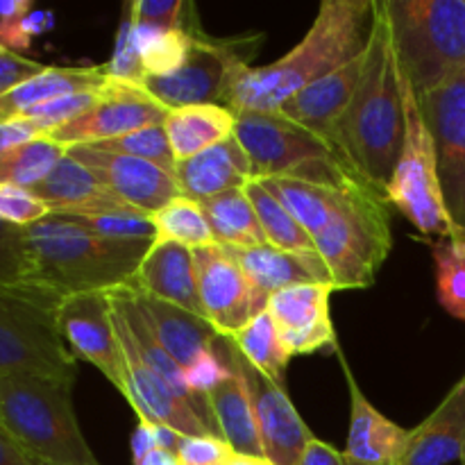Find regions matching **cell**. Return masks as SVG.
Segmentation results:
<instances>
[{"label":"cell","instance_id":"obj_28","mask_svg":"<svg viewBox=\"0 0 465 465\" xmlns=\"http://www.w3.org/2000/svg\"><path fill=\"white\" fill-rule=\"evenodd\" d=\"M32 193L39 195L53 213L62 216H80V213L95 212L103 207H114V204H125L114 198L89 168L82 166L77 159L66 153V157L54 166V171L45 177L41 184L30 189Z\"/></svg>","mask_w":465,"mask_h":465},{"label":"cell","instance_id":"obj_39","mask_svg":"<svg viewBox=\"0 0 465 465\" xmlns=\"http://www.w3.org/2000/svg\"><path fill=\"white\" fill-rule=\"evenodd\" d=\"M91 145L103 150H112V153H118V154H130V157L145 159V162L157 163V166H162L163 171L175 175L177 159L175 154H173L171 143H168L163 123L143 127V130H136L132 132V134L118 136V139L104 141V143H91Z\"/></svg>","mask_w":465,"mask_h":465},{"label":"cell","instance_id":"obj_56","mask_svg":"<svg viewBox=\"0 0 465 465\" xmlns=\"http://www.w3.org/2000/svg\"><path fill=\"white\" fill-rule=\"evenodd\" d=\"M30 461H32V465H54V463H48V461H39V459H32V457H30Z\"/></svg>","mask_w":465,"mask_h":465},{"label":"cell","instance_id":"obj_8","mask_svg":"<svg viewBox=\"0 0 465 465\" xmlns=\"http://www.w3.org/2000/svg\"><path fill=\"white\" fill-rule=\"evenodd\" d=\"M62 298L39 286L0 289V375L54 377L75 381L77 359L57 327Z\"/></svg>","mask_w":465,"mask_h":465},{"label":"cell","instance_id":"obj_40","mask_svg":"<svg viewBox=\"0 0 465 465\" xmlns=\"http://www.w3.org/2000/svg\"><path fill=\"white\" fill-rule=\"evenodd\" d=\"M104 86L103 89L80 91V94H71V95H64V98L50 100V103L41 104V107H35L32 112H27L25 116L21 118H27V121L41 132V134H50V132L59 130V127H64L66 123L75 121V118L84 116L89 109H94L95 104L103 100Z\"/></svg>","mask_w":465,"mask_h":465},{"label":"cell","instance_id":"obj_60","mask_svg":"<svg viewBox=\"0 0 465 465\" xmlns=\"http://www.w3.org/2000/svg\"><path fill=\"white\" fill-rule=\"evenodd\" d=\"M263 465H271V463H268V461H263Z\"/></svg>","mask_w":465,"mask_h":465},{"label":"cell","instance_id":"obj_46","mask_svg":"<svg viewBox=\"0 0 465 465\" xmlns=\"http://www.w3.org/2000/svg\"><path fill=\"white\" fill-rule=\"evenodd\" d=\"M234 450L216 436H182L175 457L180 465H227Z\"/></svg>","mask_w":465,"mask_h":465},{"label":"cell","instance_id":"obj_41","mask_svg":"<svg viewBox=\"0 0 465 465\" xmlns=\"http://www.w3.org/2000/svg\"><path fill=\"white\" fill-rule=\"evenodd\" d=\"M32 263L25 230L0 221V289L30 286Z\"/></svg>","mask_w":465,"mask_h":465},{"label":"cell","instance_id":"obj_43","mask_svg":"<svg viewBox=\"0 0 465 465\" xmlns=\"http://www.w3.org/2000/svg\"><path fill=\"white\" fill-rule=\"evenodd\" d=\"M184 371V381L186 386L191 389V393L195 398L207 400V395L212 391H216L218 386L225 384L227 380L232 377V363L227 359L225 352V343H223V336L218 339V343L213 348L204 350L203 354L193 359Z\"/></svg>","mask_w":465,"mask_h":465},{"label":"cell","instance_id":"obj_2","mask_svg":"<svg viewBox=\"0 0 465 465\" xmlns=\"http://www.w3.org/2000/svg\"><path fill=\"white\" fill-rule=\"evenodd\" d=\"M404 143L402 71L384 0H375V23L363 54L352 103L331 132V145L350 171L386 198Z\"/></svg>","mask_w":465,"mask_h":465},{"label":"cell","instance_id":"obj_15","mask_svg":"<svg viewBox=\"0 0 465 465\" xmlns=\"http://www.w3.org/2000/svg\"><path fill=\"white\" fill-rule=\"evenodd\" d=\"M166 114L168 107L157 103L141 84H123V82L109 80L103 100L94 109L59 130L50 132L48 136L66 148L104 143V141L132 134L143 127L159 125Z\"/></svg>","mask_w":465,"mask_h":465},{"label":"cell","instance_id":"obj_16","mask_svg":"<svg viewBox=\"0 0 465 465\" xmlns=\"http://www.w3.org/2000/svg\"><path fill=\"white\" fill-rule=\"evenodd\" d=\"M66 153L89 168L114 198L150 216L182 195L175 175L145 159L118 154L89 143L71 145Z\"/></svg>","mask_w":465,"mask_h":465},{"label":"cell","instance_id":"obj_36","mask_svg":"<svg viewBox=\"0 0 465 465\" xmlns=\"http://www.w3.org/2000/svg\"><path fill=\"white\" fill-rule=\"evenodd\" d=\"M153 221L157 227V239L162 241H175L189 250L216 243L203 204L184 195H177L166 207L153 213Z\"/></svg>","mask_w":465,"mask_h":465},{"label":"cell","instance_id":"obj_59","mask_svg":"<svg viewBox=\"0 0 465 465\" xmlns=\"http://www.w3.org/2000/svg\"><path fill=\"white\" fill-rule=\"evenodd\" d=\"M0 431H3V434H5V430H3V425H0Z\"/></svg>","mask_w":465,"mask_h":465},{"label":"cell","instance_id":"obj_38","mask_svg":"<svg viewBox=\"0 0 465 465\" xmlns=\"http://www.w3.org/2000/svg\"><path fill=\"white\" fill-rule=\"evenodd\" d=\"M436 263V293L450 316L465 321V239L448 236L431 248Z\"/></svg>","mask_w":465,"mask_h":465},{"label":"cell","instance_id":"obj_52","mask_svg":"<svg viewBox=\"0 0 465 465\" xmlns=\"http://www.w3.org/2000/svg\"><path fill=\"white\" fill-rule=\"evenodd\" d=\"M150 425H153V422H150ZM153 431H154V439H157L159 450H166V452H173V454L177 452L180 440L184 434H180V431H175L168 425H153Z\"/></svg>","mask_w":465,"mask_h":465},{"label":"cell","instance_id":"obj_30","mask_svg":"<svg viewBox=\"0 0 465 465\" xmlns=\"http://www.w3.org/2000/svg\"><path fill=\"white\" fill-rule=\"evenodd\" d=\"M213 239L225 248H254L268 243L257 212L243 189H232L203 200Z\"/></svg>","mask_w":465,"mask_h":465},{"label":"cell","instance_id":"obj_4","mask_svg":"<svg viewBox=\"0 0 465 465\" xmlns=\"http://www.w3.org/2000/svg\"><path fill=\"white\" fill-rule=\"evenodd\" d=\"M0 425L27 457L54 465H100L77 425L73 381L3 372Z\"/></svg>","mask_w":465,"mask_h":465},{"label":"cell","instance_id":"obj_42","mask_svg":"<svg viewBox=\"0 0 465 465\" xmlns=\"http://www.w3.org/2000/svg\"><path fill=\"white\" fill-rule=\"evenodd\" d=\"M104 75L112 82H123V84H141L145 77L143 66H141L139 45H136L134 36V21H132L130 7L123 9L121 25L116 32V45H114V54L107 64H104Z\"/></svg>","mask_w":465,"mask_h":465},{"label":"cell","instance_id":"obj_58","mask_svg":"<svg viewBox=\"0 0 465 465\" xmlns=\"http://www.w3.org/2000/svg\"><path fill=\"white\" fill-rule=\"evenodd\" d=\"M461 465H465V454H463V459H461Z\"/></svg>","mask_w":465,"mask_h":465},{"label":"cell","instance_id":"obj_20","mask_svg":"<svg viewBox=\"0 0 465 465\" xmlns=\"http://www.w3.org/2000/svg\"><path fill=\"white\" fill-rule=\"evenodd\" d=\"M223 343H225L227 359L232 363V377L225 384H221L216 391L207 395V402L212 407L213 418H216L221 439L236 454L263 459L257 411H254L252 391H250V384L243 372V363H241V352L225 336H223Z\"/></svg>","mask_w":465,"mask_h":465},{"label":"cell","instance_id":"obj_34","mask_svg":"<svg viewBox=\"0 0 465 465\" xmlns=\"http://www.w3.org/2000/svg\"><path fill=\"white\" fill-rule=\"evenodd\" d=\"M66 157V145L48 134L0 153V184H16L35 189Z\"/></svg>","mask_w":465,"mask_h":465},{"label":"cell","instance_id":"obj_50","mask_svg":"<svg viewBox=\"0 0 465 465\" xmlns=\"http://www.w3.org/2000/svg\"><path fill=\"white\" fill-rule=\"evenodd\" d=\"M130 450H132V461L134 465H141L150 454L154 452L157 448V439H154L153 425L145 420H139V425L134 427L130 439Z\"/></svg>","mask_w":465,"mask_h":465},{"label":"cell","instance_id":"obj_1","mask_svg":"<svg viewBox=\"0 0 465 465\" xmlns=\"http://www.w3.org/2000/svg\"><path fill=\"white\" fill-rule=\"evenodd\" d=\"M375 23V0H325L295 48L268 66L239 64L223 104L234 112H280L304 86L366 53Z\"/></svg>","mask_w":465,"mask_h":465},{"label":"cell","instance_id":"obj_29","mask_svg":"<svg viewBox=\"0 0 465 465\" xmlns=\"http://www.w3.org/2000/svg\"><path fill=\"white\" fill-rule=\"evenodd\" d=\"M236 114L225 104H189L168 109L163 118L168 143L175 159H189L234 134Z\"/></svg>","mask_w":465,"mask_h":465},{"label":"cell","instance_id":"obj_55","mask_svg":"<svg viewBox=\"0 0 465 465\" xmlns=\"http://www.w3.org/2000/svg\"><path fill=\"white\" fill-rule=\"evenodd\" d=\"M266 459H252V457H243V454H232V459L227 461V465H263Z\"/></svg>","mask_w":465,"mask_h":465},{"label":"cell","instance_id":"obj_24","mask_svg":"<svg viewBox=\"0 0 465 465\" xmlns=\"http://www.w3.org/2000/svg\"><path fill=\"white\" fill-rule=\"evenodd\" d=\"M227 250L236 259L250 284L266 298L275 295L277 291L291 289V286L331 284L330 271L318 254L286 252L271 243Z\"/></svg>","mask_w":465,"mask_h":465},{"label":"cell","instance_id":"obj_18","mask_svg":"<svg viewBox=\"0 0 465 465\" xmlns=\"http://www.w3.org/2000/svg\"><path fill=\"white\" fill-rule=\"evenodd\" d=\"M241 363H243L245 380L252 391L263 459L271 465H298L309 440L313 439L312 430L302 420L295 404L291 402L284 386L263 377L257 368L245 361L243 354H241Z\"/></svg>","mask_w":465,"mask_h":465},{"label":"cell","instance_id":"obj_31","mask_svg":"<svg viewBox=\"0 0 465 465\" xmlns=\"http://www.w3.org/2000/svg\"><path fill=\"white\" fill-rule=\"evenodd\" d=\"M259 182L280 200L282 207L298 221V225L312 239L330 223L339 204L341 189H343V186L313 184V182L293 180V177H268Z\"/></svg>","mask_w":465,"mask_h":465},{"label":"cell","instance_id":"obj_9","mask_svg":"<svg viewBox=\"0 0 465 465\" xmlns=\"http://www.w3.org/2000/svg\"><path fill=\"white\" fill-rule=\"evenodd\" d=\"M404 95V143L398 166L386 189V200L393 204L420 234L454 236L452 223L445 212L443 191L436 168V150L430 127L422 116L420 103L411 84L402 75Z\"/></svg>","mask_w":465,"mask_h":465},{"label":"cell","instance_id":"obj_6","mask_svg":"<svg viewBox=\"0 0 465 465\" xmlns=\"http://www.w3.org/2000/svg\"><path fill=\"white\" fill-rule=\"evenodd\" d=\"M334 291L368 289L393 248L389 200L363 182L343 186L330 223L313 236Z\"/></svg>","mask_w":465,"mask_h":465},{"label":"cell","instance_id":"obj_48","mask_svg":"<svg viewBox=\"0 0 465 465\" xmlns=\"http://www.w3.org/2000/svg\"><path fill=\"white\" fill-rule=\"evenodd\" d=\"M41 134L27 118H9V121H0V153L16 148V145L27 143V141L39 139Z\"/></svg>","mask_w":465,"mask_h":465},{"label":"cell","instance_id":"obj_47","mask_svg":"<svg viewBox=\"0 0 465 465\" xmlns=\"http://www.w3.org/2000/svg\"><path fill=\"white\" fill-rule=\"evenodd\" d=\"M44 68V64L27 59L25 54L14 53V50L0 45V98L12 89H16L25 80H30V77L39 75Z\"/></svg>","mask_w":465,"mask_h":465},{"label":"cell","instance_id":"obj_33","mask_svg":"<svg viewBox=\"0 0 465 465\" xmlns=\"http://www.w3.org/2000/svg\"><path fill=\"white\" fill-rule=\"evenodd\" d=\"M243 191L245 195H248L250 203H252L254 212H257L268 243L275 245V248L280 250H286V252L318 254L312 236L298 225V221L282 207L280 200H277L262 182H248V184L243 186Z\"/></svg>","mask_w":465,"mask_h":465},{"label":"cell","instance_id":"obj_13","mask_svg":"<svg viewBox=\"0 0 465 465\" xmlns=\"http://www.w3.org/2000/svg\"><path fill=\"white\" fill-rule=\"evenodd\" d=\"M57 327L73 357L98 368L107 381L125 393L123 354L114 325L109 293H75L62 298Z\"/></svg>","mask_w":465,"mask_h":465},{"label":"cell","instance_id":"obj_7","mask_svg":"<svg viewBox=\"0 0 465 465\" xmlns=\"http://www.w3.org/2000/svg\"><path fill=\"white\" fill-rule=\"evenodd\" d=\"M234 114V136L252 163L254 180L293 177L327 186L361 182L330 141L289 121L280 112Z\"/></svg>","mask_w":465,"mask_h":465},{"label":"cell","instance_id":"obj_5","mask_svg":"<svg viewBox=\"0 0 465 465\" xmlns=\"http://www.w3.org/2000/svg\"><path fill=\"white\" fill-rule=\"evenodd\" d=\"M400 71L416 98L465 71V0H384Z\"/></svg>","mask_w":465,"mask_h":465},{"label":"cell","instance_id":"obj_14","mask_svg":"<svg viewBox=\"0 0 465 465\" xmlns=\"http://www.w3.org/2000/svg\"><path fill=\"white\" fill-rule=\"evenodd\" d=\"M114 325H116L118 345L123 354V372H125V393L123 398L139 413V420L153 425H168L184 436H213L195 409L182 398H177L166 381L143 361L134 343L130 325L112 304ZM218 439V436H216Z\"/></svg>","mask_w":465,"mask_h":465},{"label":"cell","instance_id":"obj_21","mask_svg":"<svg viewBox=\"0 0 465 465\" xmlns=\"http://www.w3.org/2000/svg\"><path fill=\"white\" fill-rule=\"evenodd\" d=\"M363 54L298 91L293 98H289L280 107L282 116L307 127L313 134L322 136L331 143V132L345 114L348 104L352 103V95L357 91L359 77L363 71Z\"/></svg>","mask_w":465,"mask_h":465},{"label":"cell","instance_id":"obj_51","mask_svg":"<svg viewBox=\"0 0 465 465\" xmlns=\"http://www.w3.org/2000/svg\"><path fill=\"white\" fill-rule=\"evenodd\" d=\"M0 465H32L30 457L3 431H0Z\"/></svg>","mask_w":465,"mask_h":465},{"label":"cell","instance_id":"obj_3","mask_svg":"<svg viewBox=\"0 0 465 465\" xmlns=\"http://www.w3.org/2000/svg\"><path fill=\"white\" fill-rule=\"evenodd\" d=\"M30 250V286L66 298L75 293H109L134 284L136 271L153 243L112 241L94 234L73 218L50 213L25 227Z\"/></svg>","mask_w":465,"mask_h":465},{"label":"cell","instance_id":"obj_57","mask_svg":"<svg viewBox=\"0 0 465 465\" xmlns=\"http://www.w3.org/2000/svg\"><path fill=\"white\" fill-rule=\"evenodd\" d=\"M345 465H368V463H357V461H352V459L345 457Z\"/></svg>","mask_w":465,"mask_h":465},{"label":"cell","instance_id":"obj_32","mask_svg":"<svg viewBox=\"0 0 465 465\" xmlns=\"http://www.w3.org/2000/svg\"><path fill=\"white\" fill-rule=\"evenodd\" d=\"M225 339L234 343V348L243 354L250 366L257 368L263 377L286 389V368H289L291 357L282 345L275 321H272L268 309L254 316L236 334L225 336Z\"/></svg>","mask_w":465,"mask_h":465},{"label":"cell","instance_id":"obj_37","mask_svg":"<svg viewBox=\"0 0 465 465\" xmlns=\"http://www.w3.org/2000/svg\"><path fill=\"white\" fill-rule=\"evenodd\" d=\"M94 234L112 241H141V243H154L157 241V227L150 213L139 212L130 204H114V207L95 209V212L68 216Z\"/></svg>","mask_w":465,"mask_h":465},{"label":"cell","instance_id":"obj_45","mask_svg":"<svg viewBox=\"0 0 465 465\" xmlns=\"http://www.w3.org/2000/svg\"><path fill=\"white\" fill-rule=\"evenodd\" d=\"M54 23H57L54 14L48 9H32L25 16L0 21V45L14 53H23L30 48L36 36L53 30Z\"/></svg>","mask_w":465,"mask_h":465},{"label":"cell","instance_id":"obj_25","mask_svg":"<svg viewBox=\"0 0 465 465\" xmlns=\"http://www.w3.org/2000/svg\"><path fill=\"white\" fill-rule=\"evenodd\" d=\"M465 454V375L409 436L402 465H450Z\"/></svg>","mask_w":465,"mask_h":465},{"label":"cell","instance_id":"obj_35","mask_svg":"<svg viewBox=\"0 0 465 465\" xmlns=\"http://www.w3.org/2000/svg\"><path fill=\"white\" fill-rule=\"evenodd\" d=\"M134 36L145 77H166L177 73L186 64L193 45V35L189 32L139 21H134Z\"/></svg>","mask_w":465,"mask_h":465},{"label":"cell","instance_id":"obj_23","mask_svg":"<svg viewBox=\"0 0 465 465\" xmlns=\"http://www.w3.org/2000/svg\"><path fill=\"white\" fill-rule=\"evenodd\" d=\"M175 180L184 198L203 203L225 191L243 189L254 180V171L248 154L232 134L227 141L212 145L195 157L180 159L175 166Z\"/></svg>","mask_w":465,"mask_h":465},{"label":"cell","instance_id":"obj_49","mask_svg":"<svg viewBox=\"0 0 465 465\" xmlns=\"http://www.w3.org/2000/svg\"><path fill=\"white\" fill-rule=\"evenodd\" d=\"M298 465H345V454L313 436L309 440L307 450L302 452V457H300Z\"/></svg>","mask_w":465,"mask_h":465},{"label":"cell","instance_id":"obj_17","mask_svg":"<svg viewBox=\"0 0 465 465\" xmlns=\"http://www.w3.org/2000/svg\"><path fill=\"white\" fill-rule=\"evenodd\" d=\"M331 284H300L277 291L268 300V312L275 321L277 334L289 357L313 352H339L331 325Z\"/></svg>","mask_w":465,"mask_h":465},{"label":"cell","instance_id":"obj_26","mask_svg":"<svg viewBox=\"0 0 465 465\" xmlns=\"http://www.w3.org/2000/svg\"><path fill=\"white\" fill-rule=\"evenodd\" d=\"M132 295H134L136 304L143 312L145 321L153 327L162 348L182 368L189 366L204 350L213 348L218 339H221V334L203 316H195V313L186 312V309L153 298V295L136 289L134 284H132Z\"/></svg>","mask_w":465,"mask_h":465},{"label":"cell","instance_id":"obj_27","mask_svg":"<svg viewBox=\"0 0 465 465\" xmlns=\"http://www.w3.org/2000/svg\"><path fill=\"white\" fill-rule=\"evenodd\" d=\"M103 66H45L0 98V121L21 118L35 107L64 98V95L95 91L107 84Z\"/></svg>","mask_w":465,"mask_h":465},{"label":"cell","instance_id":"obj_10","mask_svg":"<svg viewBox=\"0 0 465 465\" xmlns=\"http://www.w3.org/2000/svg\"><path fill=\"white\" fill-rule=\"evenodd\" d=\"M262 36L216 39L207 32L193 35L189 59L177 73L166 77H143L141 86L163 107L223 104L227 84L239 64H250Z\"/></svg>","mask_w":465,"mask_h":465},{"label":"cell","instance_id":"obj_11","mask_svg":"<svg viewBox=\"0 0 465 465\" xmlns=\"http://www.w3.org/2000/svg\"><path fill=\"white\" fill-rule=\"evenodd\" d=\"M418 103L434 141L445 212L454 236L465 239V71Z\"/></svg>","mask_w":465,"mask_h":465},{"label":"cell","instance_id":"obj_54","mask_svg":"<svg viewBox=\"0 0 465 465\" xmlns=\"http://www.w3.org/2000/svg\"><path fill=\"white\" fill-rule=\"evenodd\" d=\"M141 465H180L177 457L173 452H166V450H154L148 459H145Z\"/></svg>","mask_w":465,"mask_h":465},{"label":"cell","instance_id":"obj_12","mask_svg":"<svg viewBox=\"0 0 465 465\" xmlns=\"http://www.w3.org/2000/svg\"><path fill=\"white\" fill-rule=\"evenodd\" d=\"M195 282L204 321L221 336H232L268 309V300L243 275L230 250L213 243L193 250Z\"/></svg>","mask_w":465,"mask_h":465},{"label":"cell","instance_id":"obj_44","mask_svg":"<svg viewBox=\"0 0 465 465\" xmlns=\"http://www.w3.org/2000/svg\"><path fill=\"white\" fill-rule=\"evenodd\" d=\"M50 207L32 193L30 189H23L16 184H0V221L14 227H30L35 223L50 216Z\"/></svg>","mask_w":465,"mask_h":465},{"label":"cell","instance_id":"obj_19","mask_svg":"<svg viewBox=\"0 0 465 465\" xmlns=\"http://www.w3.org/2000/svg\"><path fill=\"white\" fill-rule=\"evenodd\" d=\"M341 363H343V372L350 389V402H352V407H350L348 445H345L343 454L357 463L402 465V459L409 448L411 430H404V427L395 425V422L389 420L384 413L377 411V409L368 402L361 386L354 380L352 371L348 368V361H345L343 354H341Z\"/></svg>","mask_w":465,"mask_h":465},{"label":"cell","instance_id":"obj_22","mask_svg":"<svg viewBox=\"0 0 465 465\" xmlns=\"http://www.w3.org/2000/svg\"><path fill=\"white\" fill-rule=\"evenodd\" d=\"M134 286L153 298L204 318L195 282L193 250L175 241L157 239L150 245L136 271Z\"/></svg>","mask_w":465,"mask_h":465},{"label":"cell","instance_id":"obj_53","mask_svg":"<svg viewBox=\"0 0 465 465\" xmlns=\"http://www.w3.org/2000/svg\"><path fill=\"white\" fill-rule=\"evenodd\" d=\"M30 0H0V21H9V18L25 16L32 12Z\"/></svg>","mask_w":465,"mask_h":465}]
</instances>
